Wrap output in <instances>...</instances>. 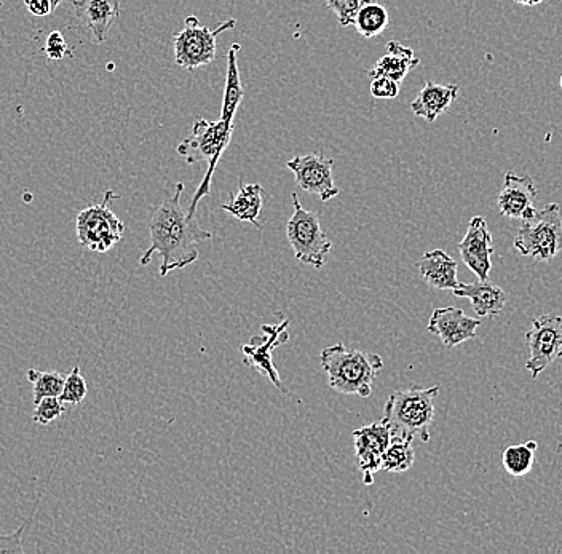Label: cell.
<instances>
[{
	"label": "cell",
	"mask_w": 562,
	"mask_h": 554,
	"mask_svg": "<svg viewBox=\"0 0 562 554\" xmlns=\"http://www.w3.org/2000/svg\"><path fill=\"white\" fill-rule=\"evenodd\" d=\"M183 192L184 184H176L175 194L163 200L147 226L151 246L141 256L139 264L147 266L152 256L159 253L162 256L159 269L162 277L194 264L198 258V245L213 238L210 230L202 229L195 216H189L184 210L181 205Z\"/></svg>",
	"instance_id": "6da1fadb"
},
{
	"label": "cell",
	"mask_w": 562,
	"mask_h": 554,
	"mask_svg": "<svg viewBox=\"0 0 562 554\" xmlns=\"http://www.w3.org/2000/svg\"><path fill=\"white\" fill-rule=\"evenodd\" d=\"M234 130L235 117L232 115H221L216 122L198 119L194 123L192 135L179 143L178 154L184 157L189 165L200 162V160L208 162L206 175L203 176L202 183L195 190L194 197L187 208L189 216H195L200 200L210 195L214 171L218 167L219 160L222 159V154L229 147Z\"/></svg>",
	"instance_id": "7a4b0ae2"
},
{
	"label": "cell",
	"mask_w": 562,
	"mask_h": 554,
	"mask_svg": "<svg viewBox=\"0 0 562 554\" xmlns=\"http://www.w3.org/2000/svg\"><path fill=\"white\" fill-rule=\"evenodd\" d=\"M321 368L328 376L329 387L342 395L369 398L377 372L384 360L377 353L349 349L344 344L331 345L320 355Z\"/></svg>",
	"instance_id": "3957f363"
},
{
	"label": "cell",
	"mask_w": 562,
	"mask_h": 554,
	"mask_svg": "<svg viewBox=\"0 0 562 554\" xmlns=\"http://www.w3.org/2000/svg\"><path fill=\"white\" fill-rule=\"evenodd\" d=\"M440 387H411L396 390L388 396L385 419L392 427L393 436H419L430 441V427L435 420V400Z\"/></svg>",
	"instance_id": "277c9868"
},
{
	"label": "cell",
	"mask_w": 562,
	"mask_h": 554,
	"mask_svg": "<svg viewBox=\"0 0 562 554\" xmlns=\"http://www.w3.org/2000/svg\"><path fill=\"white\" fill-rule=\"evenodd\" d=\"M515 248L524 258L551 261L562 251L561 206L550 203L534 218L521 221Z\"/></svg>",
	"instance_id": "5b68a950"
},
{
	"label": "cell",
	"mask_w": 562,
	"mask_h": 554,
	"mask_svg": "<svg viewBox=\"0 0 562 554\" xmlns=\"http://www.w3.org/2000/svg\"><path fill=\"white\" fill-rule=\"evenodd\" d=\"M286 238L297 261L321 269L325 266L333 243L321 227L320 216L305 210L297 194H293V216L286 222Z\"/></svg>",
	"instance_id": "8992f818"
},
{
	"label": "cell",
	"mask_w": 562,
	"mask_h": 554,
	"mask_svg": "<svg viewBox=\"0 0 562 554\" xmlns=\"http://www.w3.org/2000/svg\"><path fill=\"white\" fill-rule=\"evenodd\" d=\"M237 21H224L218 28L210 29L200 26L197 16H189L184 21L183 31H179L173 37V47H175V63L179 68L187 71L203 68L216 60V39L224 31L235 28Z\"/></svg>",
	"instance_id": "52a82bcc"
},
{
	"label": "cell",
	"mask_w": 562,
	"mask_h": 554,
	"mask_svg": "<svg viewBox=\"0 0 562 554\" xmlns=\"http://www.w3.org/2000/svg\"><path fill=\"white\" fill-rule=\"evenodd\" d=\"M115 198L119 197L112 190H107L103 202L88 206L77 214V238L87 250L107 253L122 240L125 226L109 206Z\"/></svg>",
	"instance_id": "ba28073f"
},
{
	"label": "cell",
	"mask_w": 562,
	"mask_h": 554,
	"mask_svg": "<svg viewBox=\"0 0 562 554\" xmlns=\"http://www.w3.org/2000/svg\"><path fill=\"white\" fill-rule=\"evenodd\" d=\"M526 344L531 350L526 369L537 379L551 363L562 358V317L543 315L535 318L531 331L526 334Z\"/></svg>",
	"instance_id": "9c48e42d"
},
{
	"label": "cell",
	"mask_w": 562,
	"mask_h": 554,
	"mask_svg": "<svg viewBox=\"0 0 562 554\" xmlns=\"http://www.w3.org/2000/svg\"><path fill=\"white\" fill-rule=\"evenodd\" d=\"M289 323L291 321L286 318V320L281 321L280 325H262V333L266 334V339L261 341L259 336H254L250 344L243 345L242 347L245 365L248 368L256 369L261 376L267 377L285 395H288L289 390L281 382L280 374H278L277 368H275L272 355H274L275 349L289 341Z\"/></svg>",
	"instance_id": "30bf717a"
},
{
	"label": "cell",
	"mask_w": 562,
	"mask_h": 554,
	"mask_svg": "<svg viewBox=\"0 0 562 554\" xmlns=\"http://www.w3.org/2000/svg\"><path fill=\"white\" fill-rule=\"evenodd\" d=\"M293 171L297 186L312 195H318L321 202H329L341 194L334 181V160L321 154H307L294 157L286 163Z\"/></svg>",
	"instance_id": "8fae6325"
},
{
	"label": "cell",
	"mask_w": 562,
	"mask_h": 554,
	"mask_svg": "<svg viewBox=\"0 0 562 554\" xmlns=\"http://www.w3.org/2000/svg\"><path fill=\"white\" fill-rule=\"evenodd\" d=\"M352 436L358 468L363 473V483L371 486L374 483V475L382 470V456L392 443V427L384 417L379 422L353 430Z\"/></svg>",
	"instance_id": "7c38bea8"
},
{
	"label": "cell",
	"mask_w": 562,
	"mask_h": 554,
	"mask_svg": "<svg viewBox=\"0 0 562 554\" xmlns=\"http://www.w3.org/2000/svg\"><path fill=\"white\" fill-rule=\"evenodd\" d=\"M494 251V242L486 219L483 216L471 218L467 234L459 243V253L462 261L478 277V280H489Z\"/></svg>",
	"instance_id": "4fadbf2b"
},
{
	"label": "cell",
	"mask_w": 562,
	"mask_h": 554,
	"mask_svg": "<svg viewBox=\"0 0 562 554\" xmlns=\"http://www.w3.org/2000/svg\"><path fill=\"white\" fill-rule=\"evenodd\" d=\"M535 198H537V187L534 179L510 171L503 179V187L497 197V206L505 218L527 221L537 214L534 206Z\"/></svg>",
	"instance_id": "5bb4252c"
},
{
	"label": "cell",
	"mask_w": 562,
	"mask_h": 554,
	"mask_svg": "<svg viewBox=\"0 0 562 554\" xmlns=\"http://www.w3.org/2000/svg\"><path fill=\"white\" fill-rule=\"evenodd\" d=\"M481 325V318L467 317L464 310L457 307H444L433 310L427 331L440 337L448 349H454L457 345L475 339L476 331Z\"/></svg>",
	"instance_id": "9a60e30c"
},
{
	"label": "cell",
	"mask_w": 562,
	"mask_h": 554,
	"mask_svg": "<svg viewBox=\"0 0 562 554\" xmlns=\"http://www.w3.org/2000/svg\"><path fill=\"white\" fill-rule=\"evenodd\" d=\"M72 5L77 20L93 32L96 44H103L120 16V0H72Z\"/></svg>",
	"instance_id": "2e32d148"
},
{
	"label": "cell",
	"mask_w": 562,
	"mask_h": 554,
	"mask_svg": "<svg viewBox=\"0 0 562 554\" xmlns=\"http://www.w3.org/2000/svg\"><path fill=\"white\" fill-rule=\"evenodd\" d=\"M452 294L456 297L470 299L473 309L481 318L499 315L505 309V304H507V294H505V291L489 280H478L475 283H459L457 288L452 289Z\"/></svg>",
	"instance_id": "e0dca14e"
},
{
	"label": "cell",
	"mask_w": 562,
	"mask_h": 554,
	"mask_svg": "<svg viewBox=\"0 0 562 554\" xmlns=\"http://www.w3.org/2000/svg\"><path fill=\"white\" fill-rule=\"evenodd\" d=\"M459 90L460 87L457 84L440 85L428 80L417 98L412 101L411 111L416 117L433 123L456 101Z\"/></svg>",
	"instance_id": "ac0fdd59"
},
{
	"label": "cell",
	"mask_w": 562,
	"mask_h": 554,
	"mask_svg": "<svg viewBox=\"0 0 562 554\" xmlns=\"http://www.w3.org/2000/svg\"><path fill=\"white\" fill-rule=\"evenodd\" d=\"M420 60L417 58L414 50L409 47H404L398 40H390L387 45V53H385L371 71H368V76L373 77H388L401 84L404 77L408 76L412 69L419 66Z\"/></svg>",
	"instance_id": "d6986e66"
},
{
	"label": "cell",
	"mask_w": 562,
	"mask_h": 554,
	"mask_svg": "<svg viewBox=\"0 0 562 554\" xmlns=\"http://www.w3.org/2000/svg\"><path fill=\"white\" fill-rule=\"evenodd\" d=\"M457 261L449 256L446 251H427L422 256L417 269L427 285L435 289H454L460 281L457 278Z\"/></svg>",
	"instance_id": "ffe728a7"
},
{
	"label": "cell",
	"mask_w": 562,
	"mask_h": 554,
	"mask_svg": "<svg viewBox=\"0 0 562 554\" xmlns=\"http://www.w3.org/2000/svg\"><path fill=\"white\" fill-rule=\"evenodd\" d=\"M238 194L230 195V202L222 205V210L232 214L238 221L250 222L258 230H262V224L259 222V214H261L262 205L269 197L261 184H250L246 186L242 179L238 181Z\"/></svg>",
	"instance_id": "44dd1931"
},
{
	"label": "cell",
	"mask_w": 562,
	"mask_h": 554,
	"mask_svg": "<svg viewBox=\"0 0 562 554\" xmlns=\"http://www.w3.org/2000/svg\"><path fill=\"white\" fill-rule=\"evenodd\" d=\"M240 48H242L240 44L232 45L229 55H227L226 88H224V98H222L221 115H235L245 96L242 79H240V69H238Z\"/></svg>",
	"instance_id": "7402d4cb"
},
{
	"label": "cell",
	"mask_w": 562,
	"mask_h": 554,
	"mask_svg": "<svg viewBox=\"0 0 562 554\" xmlns=\"http://www.w3.org/2000/svg\"><path fill=\"white\" fill-rule=\"evenodd\" d=\"M412 436H393L392 443L382 456V470L388 473H403L414 465L416 452Z\"/></svg>",
	"instance_id": "603a6c76"
},
{
	"label": "cell",
	"mask_w": 562,
	"mask_h": 554,
	"mask_svg": "<svg viewBox=\"0 0 562 554\" xmlns=\"http://www.w3.org/2000/svg\"><path fill=\"white\" fill-rule=\"evenodd\" d=\"M388 23H390V15L387 8L377 2L363 5L353 20V26L358 34L366 39L380 36L388 28Z\"/></svg>",
	"instance_id": "cb8c5ba5"
},
{
	"label": "cell",
	"mask_w": 562,
	"mask_h": 554,
	"mask_svg": "<svg viewBox=\"0 0 562 554\" xmlns=\"http://www.w3.org/2000/svg\"><path fill=\"white\" fill-rule=\"evenodd\" d=\"M537 448H539V444L531 440L505 449V452H503V467L507 470L508 475L513 476V478L526 476L534 467Z\"/></svg>",
	"instance_id": "d4e9b609"
},
{
	"label": "cell",
	"mask_w": 562,
	"mask_h": 554,
	"mask_svg": "<svg viewBox=\"0 0 562 554\" xmlns=\"http://www.w3.org/2000/svg\"><path fill=\"white\" fill-rule=\"evenodd\" d=\"M28 380L32 382V387H34L32 393H34V404H37L48 396H61L66 376L56 371L29 369Z\"/></svg>",
	"instance_id": "484cf974"
},
{
	"label": "cell",
	"mask_w": 562,
	"mask_h": 554,
	"mask_svg": "<svg viewBox=\"0 0 562 554\" xmlns=\"http://www.w3.org/2000/svg\"><path fill=\"white\" fill-rule=\"evenodd\" d=\"M87 393V382H85L79 366H74V369L69 372L66 380H64L63 393L60 396L61 401L66 404H80L85 400Z\"/></svg>",
	"instance_id": "4316f807"
},
{
	"label": "cell",
	"mask_w": 562,
	"mask_h": 554,
	"mask_svg": "<svg viewBox=\"0 0 562 554\" xmlns=\"http://www.w3.org/2000/svg\"><path fill=\"white\" fill-rule=\"evenodd\" d=\"M64 412H66V403L61 401L60 396H48V398H44V400L36 404L32 420L36 424L42 425V427H47L48 424H52L56 419H60Z\"/></svg>",
	"instance_id": "83f0119b"
},
{
	"label": "cell",
	"mask_w": 562,
	"mask_h": 554,
	"mask_svg": "<svg viewBox=\"0 0 562 554\" xmlns=\"http://www.w3.org/2000/svg\"><path fill=\"white\" fill-rule=\"evenodd\" d=\"M369 2H376V0H326V5L329 10L336 13L339 24L347 28V26H352L358 10Z\"/></svg>",
	"instance_id": "f1b7e54d"
},
{
	"label": "cell",
	"mask_w": 562,
	"mask_h": 554,
	"mask_svg": "<svg viewBox=\"0 0 562 554\" xmlns=\"http://www.w3.org/2000/svg\"><path fill=\"white\" fill-rule=\"evenodd\" d=\"M44 53L48 60L60 61L64 56L68 55V44L60 31H52L45 40Z\"/></svg>",
	"instance_id": "f546056e"
},
{
	"label": "cell",
	"mask_w": 562,
	"mask_h": 554,
	"mask_svg": "<svg viewBox=\"0 0 562 554\" xmlns=\"http://www.w3.org/2000/svg\"><path fill=\"white\" fill-rule=\"evenodd\" d=\"M371 82V95L376 99H395L400 95V84L388 77H373Z\"/></svg>",
	"instance_id": "4dcf8cb0"
},
{
	"label": "cell",
	"mask_w": 562,
	"mask_h": 554,
	"mask_svg": "<svg viewBox=\"0 0 562 554\" xmlns=\"http://www.w3.org/2000/svg\"><path fill=\"white\" fill-rule=\"evenodd\" d=\"M29 523H31V521L28 519V521H26L18 531L13 532V534L0 535V553H24L23 534Z\"/></svg>",
	"instance_id": "1f68e13d"
},
{
	"label": "cell",
	"mask_w": 562,
	"mask_h": 554,
	"mask_svg": "<svg viewBox=\"0 0 562 554\" xmlns=\"http://www.w3.org/2000/svg\"><path fill=\"white\" fill-rule=\"evenodd\" d=\"M24 5L28 8V12L37 18H45L53 12L50 0H24Z\"/></svg>",
	"instance_id": "d6a6232c"
},
{
	"label": "cell",
	"mask_w": 562,
	"mask_h": 554,
	"mask_svg": "<svg viewBox=\"0 0 562 554\" xmlns=\"http://www.w3.org/2000/svg\"><path fill=\"white\" fill-rule=\"evenodd\" d=\"M516 4L526 5V7H535V5L542 4L543 0H515Z\"/></svg>",
	"instance_id": "836d02e7"
},
{
	"label": "cell",
	"mask_w": 562,
	"mask_h": 554,
	"mask_svg": "<svg viewBox=\"0 0 562 554\" xmlns=\"http://www.w3.org/2000/svg\"><path fill=\"white\" fill-rule=\"evenodd\" d=\"M61 2H63V0H50V4H52L53 10H56V8L60 7Z\"/></svg>",
	"instance_id": "e575fe53"
},
{
	"label": "cell",
	"mask_w": 562,
	"mask_h": 554,
	"mask_svg": "<svg viewBox=\"0 0 562 554\" xmlns=\"http://www.w3.org/2000/svg\"><path fill=\"white\" fill-rule=\"evenodd\" d=\"M559 85H561V88H562V76H561V79H559Z\"/></svg>",
	"instance_id": "d590c367"
}]
</instances>
